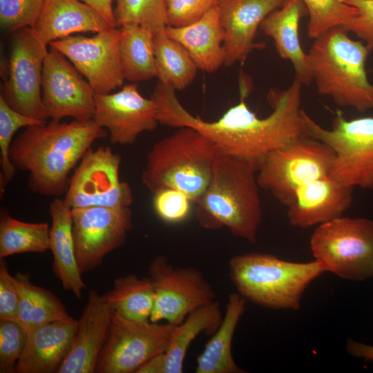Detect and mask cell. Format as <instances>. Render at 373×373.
Returning a JSON list of instances; mask_svg holds the SVG:
<instances>
[{
	"label": "cell",
	"instance_id": "cell-1",
	"mask_svg": "<svg viewBox=\"0 0 373 373\" xmlns=\"http://www.w3.org/2000/svg\"><path fill=\"white\" fill-rule=\"evenodd\" d=\"M302 83L294 79L286 89H271L267 101L272 112L258 117L247 105V90L242 89L238 104L218 119L207 122L189 113L175 90L158 82L151 95L157 105V118L162 125L193 127L212 140L222 154L258 161L267 153L306 135L300 108Z\"/></svg>",
	"mask_w": 373,
	"mask_h": 373
},
{
	"label": "cell",
	"instance_id": "cell-2",
	"mask_svg": "<svg viewBox=\"0 0 373 373\" xmlns=\"http://www.w3.org/2000/svg\"><path fill=\"white\" fill-rule=\"evenodd\" d=\"M108 135L93 119L51 120L20 133L10 146V160L17 171L28 173L32 193L59 198L68 191L71 170L96 140Z\"/></svg>",
	"mask_w": 373,
	"mask_h": 373
},
{
	"label": "cell",
	"instance_id": "cell-3",
	"mask_svg": "<svg viewBox=\"0 0 373 373\" xmlns=\"http://www.w3.org/2000/svg\"><path fill=\"white\" fill-rule=\"evenodd\" d=\"M257 170L255 160L220 155L207 189L195 202L200 226L224 227L234 236L255 243L262 220Z\"/></svg>",
	"mask_w": 373,
	"mask_h": 373
},
{
	"label": "cell",
	"instance_id": "cell-4",
	"mask_svg": "<svg viewBox=\"0 0 373 373\" xmlns=\"http://www.w3.org/2000/svg\"><path fill=\"white\" fill-rule=\"evenodd\" d=\"M221 154L218 146L198 130L180 127L148 153L142 182L153 194L175 189L195 203L207 189Z\"/></svg>",
	"mask_w": 373,
	"mask_h": 373
},
{
	"label": "cell",
	"instance_id": "cell-5",
	"mask_svg": "<svg viewBox=\"0 0 373 373\" xmlns=\"http://www.w3.org/2000/svg\"><path fill=\"white\" fill-rule=\"evenodd\" d=\"M308 56L318 93L340 106L359 112L373 108V84L365 64L370 53L365 44L352 39L342 26L314 39Z\"/></svg>",
	"mask_w": 373,
	"mask_h": 373
},
{
	"label": "cell",
	"instance_id": "cell-6",
	"mask_svg": "<svg viewBox=\"0 0 373 373\" xmlns=\"http://www.w3.org/2000/svg\"><path fill=\"white\" fill-rule=\"evenodd\" d=\"M229 276L237 292L271 309L299 310L304 292L325 272L316 260L287 261L274 255L249 253L232 257Z\"/></svg>",
	"mask_w": 373,
	"mask_h": 373
},
{
	"label": "cell",
	"instance_id": "cell-7",
	"mask_svg": "<svg viewBox=\"0 0 373 373\" xmlns=\"http://www.w3.org/2000/svg\"><path fill=\"white\" fill-rule=\"evenodd\" d=\"M309 245L325 272L353 281L373 278L372 220L341 216L320 224Z\"/></svg>",
	"mask_w": 373,
	"mask_h": 373
},
{
	"label": "cell",
	"instance_id": "cell-8",
	"mask_svg": "<svg viewBox=\"0 0 373 373\" xmlns=\"http://www.w3.org/2000/svg\"><path fill=\"white\" fill-rule=\"evenodd\" d=\"M302 119L305 134L325 143L334 153L331 178L352 188L373 189V117L347 119L337 113L330 129L303 111Z\"/></svg>",
	"mask_w": 373,
	"mask_h": 373
},
{
	"label": "cell",
	"instance_id": "cell-9",
	"mask_svg": "<svg viewBox=\"0 0 373 373\" xmlns=\"http://www.w3.org/2000/svg\"><path fill=\"white\" fill-rule=\"evenodd\" d=\"M334 158L327 144L304 135L262 157L258 162L257 182L260 189L287 207L300 187L329 175Z\"/></svg>",
	"mask_w": 373,
	"mask_h": 373
},
{
	"label": "cell",
	"instance_id": "cell-10",
	"mask_svg": "<svg viewBox=\"0 0 373 373\" xmlns=\"http://www.w3.org/2000/svg\"><path fill=\"white\" fill-rule=\"evenodd\" d=\"M174 326L131 320L115 312L95 372H136L148 359L166 352Z\"/></svg>",
	"mask_w": 373,
	"mask_h": 373
},
{
	"label": "cell",
	"instance_id": "cell-11",
	"mask_svg": "<svg viewBox=\"0 0 373 373\" xmlns=\"http://www.w3.org/2000/svg\"><path fill=\"white\" fill-rule=\"evenodd\" d=\"M148 276L154 289L152 322L177 325L195 309L216 300L213 287L193 267H175L159 256L149 264Z\"/></svg>",
	"mask_w": 373,
	"mask_h": 373
},
{
	"label": "cell",
	"instance_id": "cell-12",
	"mask_svg": "<svg viewBox=\"0 0 373 373\" xmlns=\"http://www.w3.org/2000/svg\"><path fill=\"white\" fill-rule=\"evenodd\" d=\"M121 161L110 146L88 149L70 177L64 201L71 209L130 207L133 193L119 180Z\"/></svg>",
	"mask_w": 373,
	"mask_h": 373
},
{
	"label": "cell",
	"instance_id": "cell-13",
	"mask_svg": "<svg viewBox=\"0 0 373 373\" xmlns=\"http://www.w3.org/2000/svg\"><path fill=\"white\" fill-rule=\"evenodd\" d=\"M47 46L31 27L13 32L8 75L1 94L16 111L37 119L49 118L41 97V77Z\"/></svg>",
	"mask_w": 373,
	"mask_h": 373
},
{
	"label": "cell",
	"instance_id": "cell-14",
	"mask_svg": "<svg viewBox=\"0 0 373 373\" xmlns=\"http://www.w3.org/2000/svg\"><path fill=\"white\" fill-rule=\"evenodd\" d=\"M73 235L82 274L99 266L105 256L122 247L132 227L129 207L72 209Z\"/></svg>",
	"mask_w": 373,
	"mask_h": 373
},
{
	"label": "cell",
	"instance_id": "cell-15",
	"mask_svg": "<svg viewBox=\"0 0 373 373\" xmlns=\"http://www.w3.org/2000/svg\"><path fill=\"white\" fill-rule=\"evenodd\" d=\"M120 31L116 28L91 37L70 35L49 44L67 57L84 76L95 94H108L124 82L119 52Z\"/></svg>",
	"mask_w": 373,
	"mask_h": 373
},
{
	"label": "cell",
	"instance_id": "cell-16",
	"mask_svg": "<svg viewBox=\"0 0 373 373\" xmlns=\"http://www.w3.org/2000/svg\"><path fill=\"white\" fill-rule=\"evenodd\" d=\"M95 93L73 65L57 50L50 48L42 70L41 97L51 120L67 117L75 120L92 119Z\"/></svg>",
	"mask_w": 373,
	"mask_h": 373
},
{
	"label": "cell",
	"instance_id": "cell-17",
	"mask_svg": "<svg viewBox=\"0 0 373 373\" xmlns=\"http://www.w3.org/2000/svg\"><path fill=\"white\" fill-rule=\"evenodd\" d=\"M93 119L108 130L113 144L129 145L146 131H153L159 124L157 105L142 96L135 83L124 86L114 93L96 94Z\"/></svg>",
	"mask_w": 373,
	"mask_h": 373
},
{
	"label": "cell",
	"instance_id": "cell-18",
	"mask_svg": "<svg viewBox=\"0 0 373 373\" xmlns=\"http://www.w3.org/2000/svg\"><path fill=\"white\" fill-rule=\"evenodd\" d=\"M286 0H217L224 30V65L243 64L255 49L265 48L254 41L264 19Z\"/></svg>",
	"mask_w": 373,
	"mask_h": 373
},
{
	"label": "cell",
	"instance_id": "cell-19",
	"mask_svg": "<svg viewBox=\"0 0 373 373\" xmlns=\"http://www.w3.org/2000/svg\"><path fill=\"white\" fill-rule=\"evenodd\" d=\"M114 313L104 294L90 291L70 349L57 373L95 372Z\"/></svg>",
	"mask_w": 373,
	"mask_h": 373
},
{
	"label": "cell",
	"instance_id": "cell-20",
	"mask_svg": "<svg viewBox=\"0 0 373 373\" xmlns=\"http://www.w3.org/2000/svg\"><path fill=\"white\" fill-rule=\"evenodd\" d=\"M353 189L329 175L302 186L287 206L289 224L305 229L343 216L352 204Z\"/></svg>",
	"mask_w": 373,
	"mask_h": 373
},
{
	"label": "cell",
	"instance_id": "cell-21",
	"mask_svg": "<svg viewBox=\"0 0 373 373\" xmlns=\"http://www.w3.org/2000/svg\"><path fill=\"white\" fill-rule=\"evenodd\" d=\"M77 327V321L70 316L28 333L15 372L57 373L69 352Z\"/></svg>",
	"mask_w": 373,
	"mask_h": 373
},
{
	"label": "cell",
	"instance_id": "cell-22",
	"mask_svg": "<svg viewBox=\"0 0 373 373\" xmlns=\"http://www.w3.org/2000/svg\"><path fill=\"white\" fill-rule=\"evenodd\" d=\"M46 45L77 32H99L112 27L96 10L79 0H46L31 27Z\"/></svg>",
	"mask_w": 373,
	"mask_h": 373
},
{
	"label": "cell",
	"instance_id": "cell-23",
	"mask_svg": "<svg viewBox=\"0 0 373 373\" xmlns=\"http://www.w3.org/2000/svg\"><path fill=\"white\" fill-rule=\"evenodd\" d=\"M307 12L302 0H286L264 19L260 28L272 38L279 56L292 64L295 78L309 85L313 80L311 65L299 39L300 21Z\"/></svg>",
	"mask_w": 373,
	"mask_h": 373
},
{
	"label": "cell",
	"instance_id": "cell-24",
	"mask_svg": "<svg viewBox=\"0 0 373 373\" xmlns=\"http://www.w3.org/2000/svg\"><path fill=\"white\" fill-rule=\"evenodd\" d=\"M51 217L50 250L52 270L63 288L81 299L86 288L79 269L73 235L72 209L64 199L55 198L49 205Z\"/></svg>",
	"mask_w": 373,
	"mask_h": 373
},
{
	"label": "cell",
	"instance_id": "cell-25",
	"mask_svg": "<svg viewBox=\"0 0 373 373\" xmlns=\"http://www.w3.org/2000/svg\"><path fill=\"white\" fill-rule=\"evenodd\" d=\"M167 35L183 46L198 69L213 73L224 64V30L215 4L197 21L182 27H166Z\"/></svg>",
	"mask_w": 373,
	"mask_h": 373
},
{
	"label": "cell",
	"instance_id": "cell-26",
	"mask_svg": "<svg viewBox=\"0 0 373 373\" xmlns=\"http://www.w3.org/2000/svg\"><path fill=\"white\" fill-rule=\"evenodd\" d=\"M246 299L237 293L229 295L222 321L198 356L196 373H244L236 363L231 345L237 325L245 311Z\"/></svg>",
	"mask_w": 373,
	"mask_h": 373
},
{
	"label": "cell",
	"instance_id": "cell-27",
	"mask_svg": "<svg viewBox=\"0 0 373 373\" xmlns=\"http://www.w3.org/2000/svg\"><path fill=\"white\" fill-rule=\"evenodd\" d=\"M222 318L220 304L216 300L195 309L180 323L175 325L165 352L164 373H182L185 356L191 342L201 333L213 334Z\"/></svg>",
	"mask_w": 373,
	"mask_h": 373
},
{
	"label": "cell",
	"instance_id": "cell-28",
	"mask_svg": "<svg viewBox=\"0 0 373 373\" xmlns=\"http://www.w3.org/2000/svg\"><path fill=\"white\" fill-rule=\"evenodd\" d=\"M119 31V52L124 79L135 83L156 77L154 31L136 24L122 26Z\"/></svg>",
	"mask_w": 373,
	"mask_h": 373
},
{
	"label": "cell",
	"instance_id": "cell-29",
	"mask_svg": "<svg viewBox=\"0 0 373 373\" xmlns=\"http://www.w3.org/2000/svg\"><path fill=\"white\" fill-rule=\"evenodd\" d=\"M15 278L19 295L17 321L27 334L42 325L70 317L59 298L34 285L28 274L17 273Z\"/></svg>",
	"mask_w": 373,
	"mask_h": 373
},
{
	"label": "cell",
	"instance_id": "cell-30",
	"mask_svg": "<svg viewBox=\"0 0 373 373\" xmlns=\"http://www.w3.org/2000/svg\"><path fill=\"white\" fill-rule=\"evenodd\" d=\"M157 77L174 90H183L193 81L198 67L186 48L171 38L166 28L153 35Z\"/></svg>",
	"mask_w": 373,
	"mask_h": 373
},
{
	"label": "cell",
	"instance_id": "cell-31",
	"mask_svg": "<svg viewBox=\"0 0 373 373\" xmlns=\"http://www.w3.org/2000/svg\"><path fill=\"white\" fill-rule=\"evenodd\" d=\"M115 312L134 321H150L154 304V289L149 277L133 274L116 278L112 288L104 294Z\"/></svg>",
	"mask_w": 373,
	"mask_h": 373
},
{
	"label": "cell",
	"instance_id": "cell-32",
	"mask_svg": "<svg viewBox=\"0 0 373 373\" xmlns=\"http://www.w3.org/2000/svg\"><path fill=\"white\" fill-rule=\"evenodd\" d=\"M50 226L45 222H26L12 218L7 209L0 215V259L23 253L50 250Z\"/></svg>",
	"mask_w": 373,
	"mask_h": 373
},
{
	"label": "cell",
	"instance_id": "cell-33",
	"mask_svg": "<svg viewBox=\"0 0 373 373\" xmlns=\"http://www.w3.org/2000/svg\"><path fill=\"white\" fill-rule=\"evenodd\" d=\"M46 120L24 115L12 109L0 95V196L14 178L17 169L10 160L9 151L15 133L21 128L38 125Z\"/></svg>",
	"mask_w": 373,
	"mask_h": 373
},
{
	"label": "cell",
	"instance_id": "cell-34",
	"mask_svg": "<svg viewBox=\"0 0 373 373\" xmlns=\"http://www.w3.org/2000/svg\"><path fill=\"white\" fill-rule=\"evenodd\" d=\"M117 26H146L154 32L168 26L165 0H113Z\"/></svg>",
	"mask_w": 373,
	"mask_h": 373
},
{
	"label": "cell",
	"instance_id": "cell-35",
	"mask_svg": "<svg viewBox=\"0 0 373 373\" xmlns=\"http://www.w3.org/2000/svg\"><path fill=\"white\" fill-rule=\"evenodd\" d=\"M309 16L307 31L316 39L335 27H343L356 15L357 10L341 0H302Z\"/></svg>",
	"mask_w": 373,
	"mask_h": 373
},
{
	"label": "cell",
	"instance_id": "cell-36",
	"mask_svg": "<svg viewBox=\"0 0 373 373\" xmlns=\"http://www.w3.org/2000/svg\"><path fill=\"white\" fill-rule=\"evenodd\" d=\"M46 0H0V23L8 32L32 27Z\"/></svg>",
	"mask_w": 373,
	"mask_h": 373
},
{
	"label": "cell",
	"instance_id": "cell-37",
	"mask_svg": "<svg viewBox=\"0 0 373 373\" xmlns=\"http://www.w3.org/2000/svg\"><path fill=\"white\" fill-rule=\"evenodd\" d=\"M27 333L18 321L0 320V372H15Z\"/></svg>",
	"mask_w": 373,
	"mask_h": 373
},
{
	"label": "cell",
	"instance_id": "cell-38",
	"mask_svg": "<svg viewBox=\"0 0 373 373\" xmlns=\"http://www.w3.org/2000/svg\"><path fill=\"white\" fill-rule=\"evenodd\" d=\"M191 200L183 192L171 188L154 194L153 209L157 216L167 223H179L189 216Z\"/></svg>",
	"mask_w": 373,
	"mask_h": 373
},
{
	"label": "cell",
	"instance_id": "cell-39",
	"mask_svg": "<svg viewBox=\"0 0 373 373\" xmlns=\"http://www.w3.org/2000/svg\"><path fill=\"white\" fill-rule=\"evenodd\" d=\"M168 26L182 27L202 18L217 0H165Z\"/></svg>",
	"mask_w": 373,
	"mask_h": 373
},
{
	"label": "cell",
	"instance_id": "cell-40",
	"mask_svg": "<svg viewBox=\"0 0 373 373\" xmlns=\"http://www.w3.org/2000/svg\"><path fill=\"white\" fill-rule=\"evenodd\" d=\"M357 10L354 17L343 28L365 42L371 52L373 50V0H341Z\"/></svg>",
	"mask_w": 373,
	"mask_h": 373
},
{
	"label": "cell",
	"instance_id": "cell-41",
	"mask_svg": "<svg viewBox=\"0 0 373 373\" xmlns=\"http://www.w3.org/2000/svg\"><path fill=\"white\" fill-rule=\"evenodd\" d=\"M19 295L15 276L8 271L3 259L0 260V320L17 321Z\"/></svg>",
	"mask_w": 373,
	"mask_h": 373
},
{
	"label": "cell",
	"instance_id": "cell-42",
	"mask_svg": "<svg viewBox=\"0 0 373 373\" xmlns=\"http://www.w3.org/2000/svg\"><path fill=\"white\" fill-rule=\"evenodd\" d=\"M347 352L358 358L373 363V345L357 342L350 338L347 343Z\"/></svg>",
	"mask_w": 373,
	"mask_h": 373
},
{
	"label": "cell",
	"instance_id": "cell-43",
	"mask_svg": "<svg viewBox=\"0 0 373 373\" xmlns=\"http://www.w3.org/2000/svg\"><path fill=\"white\" fill-rule=\"evenodd\" d=\"M90 6L99 13H100L109 23V24L116 28L117 24L115 19L113 0H79Z\"/></svg>",
	"mask_w": 373,
	"mask_h": 373
},
{
	"label": "cell",
	"instance_id": "cell-44",
	"mask_svg": "<svg viewBox=\"0 0 373 373\" xmlns=\"http://www.w3.org/2000/svg\"><path fill=\"white\" fill-rule=\"evenodd\" d=\"M165 352L157 354L144 362L135 373H164Z\"/></svg>",
	"mask_w": 373,
	"mask_h": 373
}]
</instances>
